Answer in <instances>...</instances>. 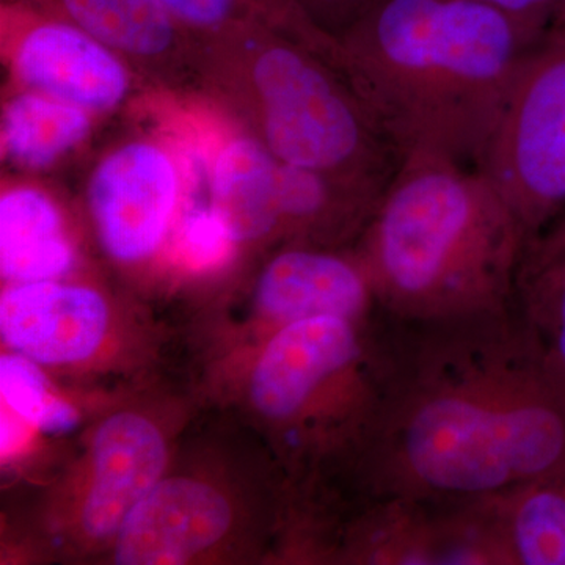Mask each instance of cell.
Masks as SVG:
<instances>
[{"instance_id":"1","label":"cell","mask_w":565,"mask_h":565,"mask_svg":"<svg viewBox=\"0 0 565 565\" xmlns=\"http://www.w3.org/2000/svg\"><path fill=\"white\" fill-rule=\"evenodd\" d=\"M388 330L360 498L490 500L565 459V379L514 307Z\"/></svg>"},{"instance_id":"2","label":"cell","mask_w":565,"mask_h":565,"mask_svg":"<svg viewBox=\"0 0 565 565\" xmlns=\"http://www.w3.org/2000/svg\"><path fill=\"white\" fill-rule=\"evenodd\" d=\"M479 0H377L337 39V68L399 152L481 167L541 39Z\"/></svg>"},{"instance_id":"3","label":"cell","mask_w":565,"mask_h":565,"mask_svg":"<svg viewBox=\"0 0 565 565\" xmlns=\"http://www.w3.org/2000/svg\"><path fill=\"white\" fill-rule=\"evenodd\" d=\"M530 243L479 167L408 154L355 248L385 318L422 323L514 307Z\"/></svg>"},{"instance_id":"4","label":"cell","mask_w":565,"mask_h":565,"mask_svg":"<svg viewBox=\"0 0 565 565\" xmlns=\"http://www.w3.org/2000/svg\"><path fill=\"white\" fill-rule=\"evenodd\" d=\"M199 70L278 161L381 189L396 173L399 152L344 74L303 41L262 25L200 52Z\"/></svg>"},{"instance_id":"5","label":"cell","mask_w":565,"mask_h":565,"mask_svg":"<svg viewBox=\"0 0 565 565\" xmlns=\"http://www.w3.org/2000/svg\"><path fill=\"white\" fill-rule=\"evenodd\" d=\"M373 321L319 316L267 337L250 399L300 459H345L373 429L388 367L386 330Z\"/></svg>"},{"instance_id":"6","label":"cell","mask_w":565,"mask_h":565,"mask_svg":"<svg viewBox=\"0 0 565 565\" xmlns=\"http://www.w3.org/2000/svg\"><path fill=\"white\" fill-rule=\"evenodd\" d=\"M531 241L565 204V13L546 29L514 84L481 167Z\"/></svg>"},{"instance_id":"7","label":"cell","mask_w":565,"mask_h":565,"mask_svg":"<svg viewBox=\"0 0 565 565\" xmlns=\"http://www.w3.org/2000/svg\"><path fill=\"white\" fill-rule=\"evenodd\" d=\"M338 556L370 565H511L487 500L360 498Z\"/></svg>"},{"instance_id":"8","label":"cell","mask_w":565,"mask_h":565,"mask_svg":"<svg viewBox=\"0 0 565 565\" xmlns=\"http://www.w3.org/2000/svg\"><path fill=\"white\" fill-rule=\"evenodd\" d=\"M0 25L3 57L25 90L93 115L117 109L131 93V65L76 25L13 0H2Z\"/></svg>"},{"instance_id":"9","label":"cell","mask_w":565,"mask_h":565,"mask_svg":"<svg viewBox=\"0 0 565 565\" xmlns=\"http://www.w3.org/2000/svg\"><path fill=\"white\" fill-rule=\"evenodd\" d=\"M181 163L170 148L134 140L109 152L88 182V210L104 250L120 263H139L161 247L184 189Z\"/></svg>"},{"instance_id":"10","label":"cell","mask_w":565,"mask_h":565,"mask_svg":"<svg viewBox=\"0 0 565 565\" xmlns=\"http://www.w3.org/2000/svg\"><path fill=\"white\" fill-rule=\"evenodd\" d=\"M255 299L270 334L319 316L373 319L381 311L356 248L286 245L264 266Z\"/></svg>"},{"instance_id":"11","label":"cell","mask_w":565,"mask_h":565,"mask_svg":"<svg viewBox=\"0 0 565 565\" xmlns=\"http://www.w3.org/2000/svg\"><path fill=\"white\" fill-rule=\"evenodd\" d=\"M228 498L192 478L161 479L126 516L115 561L128 565L182 564L218 544L233 525Z\"/></svg>"},{"instance_id":"12","label":"cell","mask_w":565,"mask_h":565,"mask_svg":"<svg viewBox=\"0 0 565 565\" xmlns=\"http://www.w3.org/2000/svg\"><path fill=\"white\" fill-rule=\"evenodd\" d=\"M109 307L95 289L55 280L13 282L0 297V330L14 352L40 364L82 362L98 351Z\"/></svg>"},{"instance_id":"13","label":"cell","mask_w":565,"mask_h":565,"mask_svg":"<svg viewBox=\"0 0 565 565\" xmlns=\"http://www.w3.org/2000/svg\"><path fill=\"white\" fill-rule=\"evenodd\" d=\"M166 463V440L150 419L121 412L99 424L81 508L84 533L93 539L118 533L126 516L161 481Z\"/></svg>"},{"instance_id":"14","label":"cell","mask_w":565,"mask_h":565,"mask_svg":"<svg viewBox=\"0 0 565 565\" xmlns=\"http://www.w3.org/2000/svg\"><path fill=\"white\" fill-rule=\"evenodd\" d=\"M87 32L129 65L167 74L196 66L195 44L161 0H13Z\"/></svg>"},{"instance_id":"15","label":"cell","mask_w":565,"mask_h":565,"mask_svg":"<svg viewBox=\"0 0 565 565\" xmlns=\"http://www.w3.org/2000/svg\"><path fill=\"white\" fill-rule=\"evenodd\" d=\"M278 166L250 131L230 137L215 152L210 202L236 243L278 239Z\"/></svg>"},{"instance_id":"16","label":"cell","mask_w":565,"mask_h":565,"mask_svg":"<svg viewBox=\"0 0 565 565\" xmlns=\"http://www.w3.org/2000/svg\"><path fill=\"white\" fill-rule=\"evenodd\" d=\"M76 253L57 203L43 189L11 185L0 199V269L11 282L57 280Z\"/></svg>"},{"instance_id":"17","label":"cell","mask_w":565,"mask_h":565,"mask_svg":"<svg viewBox=\"0 0 565 565\" xmlns=\"http://www.w3.org/2000/svg\"><path fill=\"white\" fill-rule=\"evenodd\" d=\"M487 501L511 565H565V459Z\"/></svg>"},{"instance_id":"18","label":"cell","mask_w":565,"mask_h":565,"mask_svg":"<svg viewBox=\"0 0 565 565\" xmlns=\"http://www.w3.org/2000/svg\"><path fill=\"white\" fill-rule=\"evenodd\" d=\"M93 114L43 93H14L3 106L2 156L22 170H46L79 148Z\"/></svg>"},{"instance_id":"19","label":"cell","mask_w":565,"mask_h":565,"mask_svg":"<svg viewBox=\"0 0 565 565\" xmlns=\"http://www.w3.org/2000/svg\"><path fill=\"white\" fill-rule=\"evenodd\" d=\"M173 20L195 44L196 55L207 47L236 39L250 29L266 28L288 33L332 57L337 41L297 9L292 0H161Z\"/></svg>"},{"instance_id":"20","label":"cell","mask_w":565,"mask_h":565,"mask_svg":"<svg viewBox=\"0 0 565 565\" xmlns=\"http://www.w3.org/2000/svg\"><path fill=\"white\" fill-rule=\"evenodd\" d=\"M515 307L565 379V253L526 248L516 275Z\"/></svg>"},{"instance_id":"21","label":"cell","mask_w":565,"mask_h":565,"mask_svg":"<svg viewBox=\"0 0 565 565\" xmlns=\"http://www.w3.org/2000/svg\"><path fill=\"white\" fill-rule=\"evenodd\" d=\"M0 392L17 418L43 433H68L79 422L76 411L52 392L39 363L21 353L0 359Z\"/></svg>"},{"instance_id":"22","label":"cell","mask_w":565,"mask_h":565,"mask_svg":"<svg viewBox=\"0 0 565 565\" xmlns=\"http://www.w3.org/2000/svg\"><path fill=\"white\" fill-rule=\"evenodd\" d=\"M228 225L211 202L185 212L177 233V256L189 269H217L233 256L236 245Z\"/></svg>"},{"instance_id":"23","label":"cell","mask_w":565,"mask_h":565,"mask_svg":"<svg viewBox=\"0 0 565 565\" xmlns=\"http://www.w3.org/2000/svg\"><path fill=\"white\" fill-rule=\"evenodd\" d=\"M319 31L337 40L377 0H292Z\"/></svg>"},{"instance_id":"24","label":"cell","mask_w":565,"mask_h":565,"mask_svg":"<svg viewBox=\"0 0 565 565\" xmlns=\"http://www.w3.org/2000/svg\"><path fill=\"white\" fill-rule=\"evenodd\" d=\"M479 2L503 11L537 35H544L553 21L565 13V0H479Z\"/></svg>"},{"instance_id":"25","label":"cell","mask_w":565,"mask_h":565,"mask_svg":"<svg viewBox=\"0 0 565 565\" xmlns=\"http://www.w3.org/2000/svg\"><path fill=\"white\" fill-rule=\"evenodd\" d=\"M527 247L545 255H557L565 253V217L556 223L553 228L542 232L537 237L531 241Z\"/></svg>"}]
</instances>
